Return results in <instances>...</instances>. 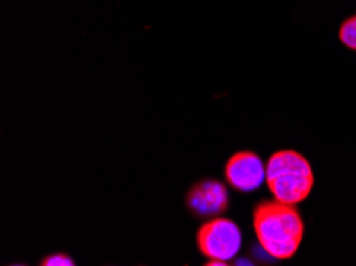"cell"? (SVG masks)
<instances>
[{
	"label": "cell",
	"mask_w": 356,
	"mask_h": 266,
	"mask_svg": "<svg viewBox=\"0 0 356 266\" xmlns=\"http://www.w3.org/2000/svg\"><path fill=\"white\" fill-rule=\"evenodd\" d=\"M252 225L259 246L273 260L293 258L304 241L305 224L294 204L262 201L252 213Z\"/></svg>",
	"instance_id": "1"
},
{
	"label": "cell",
	"mask_w": 356,
	"mask_h": 266,
	"mask_svg": "<svg viewBox=\"0 0 356 266\" xmlns=\"http://www.w3.org/2000/svg\"><path fill=\"white\" fill-rule=\"evenodd\" d=\"M266 182L273 199L298 206L314 190V167L299 151L278 150L266 165Z\"/></svg>",
	"instance_id": "2"
},
{
	"label": "cell",
	"mask_w": 356,
	"mask_h": 266,
	"mask_svg": "<svg viewBox=\"0 0 356 266\" xmlns=\"http://www.w3.org/2000/svg\"><path fill=\"white\" fill-rule=\"evenodd\" d=\"M243 235L234 220L213 217L197 231V247L208 260L230 262L241 251Z\"/></svg>",
	"instance_id": "3"
},
{
	"label": "cell",
	"mask_w": 356,
	"mask_h": 266,
	"mask_svg": "<svg viewBox=\"0 0 356 266\" xmlns=\"http://www.w3.org/2000/svg\"><path fill=\"white\" fill-rule=\"evenodd\" d=\"M224 176L229 185L236 192L251 193L266 182V165L254 151H236L225 165Z\"/></svg>",
	"instance_id": "4"
},
{
	"label": "cell",
	"mask_w": 356,
	"mask_h": 266,
	"mask_svg": "<svg viewBox=\"0 0 356 266\" xmlns=\"http://www.w3.org/2000/svg\"><path fill=\"white\" fill-rule=\"evenodd\" d=\"M186 206L193 215L213 219L224 214L230 206L229 190L225 183L213 178L197 182L186 197Z\"/></svg>",
	"instance_id": "5"
},
{
	"label": "cell",
	"mask_w": 356,
	"mask_h": 266,
	"mask_svg": "<svg viewBox=\"0 0 356 266\" xmlns=\"http://www.w3.org/2000/svg\"><path fill=\"white\" fill-rule=\"evenodd\" d=\"M339 40H341L348 50L356 51V15L350 16L341 24L339 29Z\"/></svg>",
	"instance_id": "6"
},
{
	"label": "cell",
	"mask_w": 356,
	"mask_h": 266,
	"mask_svg": "<svg viewBox=\"0 0 356 266\" xmlns=\"http://www.w3.org/2000/svg\"><path fill=\"white\" fill-rule=\"evenodd\" d=\"M42 266H74V260L63 252H56L45 257L40 262Z\"/></svg>",
	"instance_id": "7"
}]
</instances>
